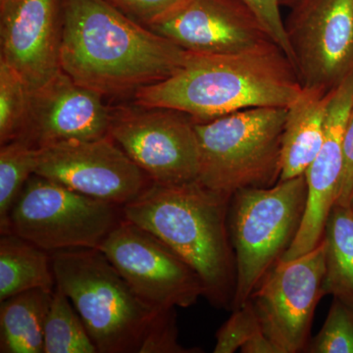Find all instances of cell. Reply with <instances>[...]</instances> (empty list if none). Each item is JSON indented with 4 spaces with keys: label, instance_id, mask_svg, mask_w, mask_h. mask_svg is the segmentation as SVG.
Here are the masks:
<instances>
[{
    "label": "cell",
    "instance_id": "cell-1",
    "mask_svg": "<svg viewBox=\"0 0 353 353\" xmlns=\"http://www.w3.org/2000/svg\"><path fill=\"white\" fill-rule=\"evenodd\" d=\"M61 6V70L103 97L165 80L189 57L106 0H62Z\"/></svg>",
    "mask_w": 353,
    "mask_h": 353
},
{
    "label": "cell",
    "instance_id": "cell-2",
    "mask_svg": "<svg viewBox=\"0 0 353 353\" xmlns=\"http://www.w3.org/2000/svg\"><path fill=\"white\" fill-rule=\"evenodd\" d=\"M277 44L234 54L190 52L170 77L134 94L137 105L166 108L202 122L256 108H289L303 92Z\"/></svg>",
    "mask_w": 353,
    "mask_h": 353
},
{
    "label": "cell",
    "instance_id": "cell-3",
    "mask_svg": "<svg viewBox=\"0 0 353 353\" xmlns=\"http://www.w3.org/2000/svg\"><path fill=\"white\" fill-rule=\"evenodd\" d=\"M231 199L197 180L180 185L152 182L123 206V213L196 272L209 303L233 311L236 262L229 231Z\"/></svg>",
    "mask_w": 353,
    "mask_h": 353
},
{
    "label": "cell",
    "instance_id": "cell-4",
    "mask_svg": "<svg viewBox=\"0 0 353 353\" xmlns=\"http://www.w3.org/2000/svg\"><path fill=\"white\" fill-rule=\"evenodd\" d=\"M63 290L99 353H139L158 311L141 301L97 248L51 253ZM160 311V310H159Z\"/></svg>",
    "mask_w": 353,
    "mask_h": 353
},
{
    "label": "cell",
    "instance_id": "cell-5",
    "mask_svg": "<svg viewBox=\"0 0 353 353\" xmlns=\"http://www.w3.org/2000/svg\"><path fill=\"white\" fill-rule=\"evenodd\" d=\"M285 115V108H256L194 122L197 181L229 196L248 188L276 185L282 174Z\"/></svg>",
    "mask_w": 353,
    "mask_h": 353
},
{
    "label": "cell",
    "instance_id": "cell-6",
    "mask_svg": "<svg viewBox=\"0 0 353 353\" xmlns=\"http://www.w3.org/2000/svg\"><path fill=\"white\" fill-rule=\"evenodd\" d=\"M307 202L305 174L270 188L234 192L229 231L236 262L233 311L245 306L260 281L289 250L303 223Z\"/></svg>",
    "mask_w": 353,
    "mask_h": 353
},
{
    "label": "cell",
    "instance_id": "cell-7",
    "mask_svg": "<svg viewBox=\"0 0 353 353\" xmlns=\"http://www.w3.org/2000/svg\"><path fill=\"white\" fill-rule=\"evenodd\" d=\"M123 206L34 174L11 209L7 233L52 253L97 248L124 219Z\"/></svg>",
    "mask_w": 353,
    "mask_h": 353
},
{
    "label": "cell",
    "instance_id": "cell-8",
    "mask_svg": "<svg viewBox=\"0 0 353 353\" xmlns=\"http://www.w3.org/2000/svg\"><path fill=\"white\" fill-rule=\"evenodd\" d=\"M109 136L153 183L180 185L196 181L199 148L194 121L166 108L111 111Z\"/></svg>",
    "mask_w": 353,
    "mask_h": 353
},
{
    "label": "cell",
    "instance_id": "cell-9",
    "mask_svg": "<svg viewBox=\"0 0 353 353\" xmlns=\"http://www.w3.org/2000/svg\"><path fill=\"white\" fill-rule=\"evenodd\" d=\"M154 310L190 307L204 296L196 272L166 243L123 219L99 248Z\"/></svg>",
    "mask_w": 353,
    "mask_h": 353
},
{
    "label": "cell",
    "instance_id": "cell-10",
    "mask_svg": "<svg viewBox=\"0 0 353 353\" xmlns=\"http://www.w3.org/2000/svg\"><path fill=\"white\" fill-rule=\"evenodd\" d=\"M325 248L321 241L310 252L281 260L253 290L252 301L262 332L282 353L304 352L313 318L325 296Z\"/></svg>",
    "mask_w": 353,
    "mask_h": 353
},
{
    "label": "cell",
    "instance_id": "cell-11",
    "mask_svg": "<svg viewBox=\"0 0 353 353\" xmlns=\"http://www.w3.org/2000/svg\"><path fill=\"white\" fill-rule=\"evenodd\" d=\"M285 31L303 88L331 92L353 71V0H299Z\"/></svg>",
    "mask_w": 353,
    "mask_h": 353
},
{
    "label": "cell",
    "instance_id": "cell-12",
    "mask_svg": "<svg viewBox=\"0 0 353 353\" xmlns=\"http://www.w3.org/2000/svg\"><path fill=\"white\" fill-rule=\"evenodd\" d=\"M34 174L120 206L152 183L109 134L41 148Z\"/></svg>",
    "mask_w": 353,
    "mask_h": 353
},
{
    "label": "cell",
    "instance_id": "cell-13",
    "mask_svg": "<svg viewBox=\"0 0 353 353\" xmlns=\"http://www.w3.org/2000/svg\"><path fill=\"white\" fill-rule=\"evenodd\" d=\"M145 27L202 54H234L275 43L240 0H185Z\"/></svg>",
    "mask_w": 353,
    "mask_h": 353
},
{
    "label": "cell",
    "instance_id": "cell-14",
    "mask_svg": "<svg viewBox=\"0 0 353 353\" xmlns=\"http://www.w3.org/2000/svg\"><path fill=\"white\" fill-rule=\"evenodd\" d=\"M102 99L103 95L79 85L61 70L43 87L32 90L17 139L41 150L108 136L111 110Z\"/></svg>",
    "mask_w": 353,
    "mask_h": 353
},
{
    "label": "cell",
    "instance_id": "cell-15",
    "mask_svg": "<svg viewBox=\"0 0 353 353\" xmlns=\"http://www.w3.org/2000/svg\"><path fill=\"white\" fill-rule=\"evenodd\" d=\"M1 58L18 72L29 90L61 71L60 0H0Z\"/></svg>",
    "mask_w": 353,
    "mask_h": 353
},
{
    "label": "cell",
    "instance_id": "cell-16",
    "mask_svg": "<svg viewBox=\"0 0 353 353\" xmlns=\"http://www.w3.org/2000/svg\"><path fill=\"white\" fill-rule=\"evenodd\" d=\"M353 105V71L334 88L319 152L305 172L307 202L301 229L283 261L301 256L321 243L325 225L338 199L345 166L343 138Z\"/></svg>",
    "mask_w": 353,
    "mask_h": 353
},
{
    "label": "cell",
    "instance_id": "cell-17",
    "mask_svg": "<svg viewBox=\"0 0 353 353\" xmlns=\"http://www.w3.org/2000/svg\"><path fill=\"white\" fill-rule=\"evenodd\" d=\"M333 90L303 88L299 97L287 108L280 181L305 174L319 152L324 141Z\"/></svg>",
    "mask_w": 353,
    "mask_h": 353
},
{
    "label": "cell",
    "instance_id": "cell-18",
    "mask_svg": "<svg viewBox=\"0 0 353 353\" xmlns=\"http://www.w3.org/2000/svg\"><path fill=\"white\" fill-rule=\"evenodd\" d=\"M53 292L34 289L0 301V352L44 353V323Z\"/></svg>",
    "mask_w": 353,
    "mask_h": 353
},
{
    "label": "cell",
    "instance_id": "cell-19",
    "mask_svg": "<svg viewBox=\"0 0 353 353\" xmlns=\"http://www.w3.org/2000/svg\"><path fill=\"white\" fill-rule=\"evenodd\" d=\"M57 287L51 253L12 233L0 239V301L34 289Z\"/></svg>",
    "mask_w": 353,
    "mask_h": 353
},
{
    "label": "cell",
    "instance_id": "cell-20",
    "mask_svg": "<svg viewBox=\"0 0 353 353\" xmlns=\"http://www.w3.org/2000/svg\"><path fill=\"white\" fill-rule=\"evenodd\" d=\"M323 243L325 248V296L353 304V211L334 204L330 212Z\"/></svg>",
    "mask_w": 353,
    "mask_h": 353
},
{
    "label": "cell",
    "instance_id": "cell-21",
    "mask_svg": "<svg viewBox=\"0 0 353 353\" xmlns=\"http://www.w3.org/2000/svg\"><path fill=\"white\" fill-rule=\"evenodd\" d=\"M44 353H99L68 296L55 287L44 323Z\"/></svg>",
    "mask_w": 353,
    "mask_h": 353
},
{
    "label": "cell",
    "instance_id": "cell-22",
    "mask_svg": "<svg viewBox=\"0 0 353 353\" xmlns=\"http://www.w3.org/2000/svg\"><path fill=\"white\" fill-rule=\"evenodd\" d=\"M39 150L25 141H9L0 148V232L7 233L11 209L36 171Z\"/></svg>",
    "mask_w": 353,
    "mask_h": 353
},
{
    "label": "cell",
    "instance_id": "cell-23",
    "mask_svg": "<svg viewBox=\"0 0 353 353\" xmlns=\"http://www.w3.org/2000/svg\"><path fill=\"white\" fill-rule=\"evenodd\" d=\"M31 90L22 77L0 59V143L19 138L29 109Z\"/></svg>",
    "mask_w": 353,
    "mask_h": 353
},
{
    "label": "cell",
    "instance_id": "cell-24",
    "mask_svg": "<svg viewBox=\"0 0 353 353\" xmlns=\"http://www.w3.org/2000/svg\"><path fill=\"white\" fill-rule=\"evenodd\" d=\"M307 353H353V304L333 297L321 330L309 340Z\"/></svg>",
    "mask_w": 353,
    "mask_h": 353
},
{
    "label": "cell",
    "instance_id": "cell-25",
    "mask_svg": "<svg viewBox=\"0 0 353 353\" xmlns=\"http://www.w3.org/2000/svg\"><path fill=\"white\" fill-rule=\"evenodd\" d=\"M261 330L252 301L233 311L216 334L214 353H234Z\"/></svg>",
    "mask_w": 353,
    "mask_h": 353
},
{
    "label": "cell",
    "instance_id": "cell-26",
    "mask_svg": "<svg viewBox=\"0 0 353 353\" xmlns=\"http://www.w3.org/2000/svg\"><path fill=\"white\" fill-rule=\"evenodd\" d=\"M176 308L158 311L139 353H197L201 348L183 347L179 343Z\"/></svg>",
    "mask_w": 353,
    "mask_h": 353
},
{
    "label": "cell",
    "instance_id": "cell-27",
    "mask_svg": "<svg viewBox=\"0 0 353 353\" xmlns=\"http://www.w3.org/2000/svg\"><path fill=\"white\" fill-rule=\"evenodd\" d=\"M259 21L269 36L294 66V55L288 39L284 20L280 11V0H240Z\"/></svg>",
    "mask_w": 353,
    "mask_h": 353
},
{
    "label": "cell",
    "instance_id": "cell-28",
    "mask_svg": "<svg viewBox=\"0 0 353 353\" xmlns=\"http://www.w3.org/2000/svg\"><path fill=\"white\" fill-rule=\"evenodd\" d=\"M132 19L148 26L170 13L185 0H106Z\"/></svg>",
    "mask_w": 353,
    "mask_h": 353
},
{
    "label": "cell",
    "instance_id": "cell-29",
    "mask_svg": "<svg viewBox=\"0 0 353 353\" xmlns=\"http://www.w3.org/2000/svg\"><path fill=\"white\" fill-rule=\"evenodd\" d=\"M343 178L339 190L336 203L343 206H350L353 197V105L345 127L343 138Z\"/></svg>",
    "mask_w": 353,
    "mask_h": 353
},
{
    "label": "cell",
    "instance_id": "cell-30",
    "mask_svg": "<svg viewBox=\"0 0 353 353\" xmlns=\"http://www.w3.org/2000/svg\"><path fill=\"white\" fill-rule=\"evenodd\" d=\"M240 350L241 353H282L262 330L246 341Z\"/></svg>",
    "mask_w": 353,
    "mask_h": 353
},
{
    "label": "cell",
    "instance_id": "cell-31",
    "mask_svg": "<svg viewBox=\"0 0 353 353\" xmlns=\"http://www.w3.org/2000/svg\"><path fill=\"white\" fill-rule=\"evenodd\" d=\"M299 0H280L281 6H289L292 8V6H296Z\"/></svg>",
    "mask_w": 353,
    "mask_h": 353
},
{
    "label": "cell",
    "instance_id": "cell-32",
    "mask_svg": "<svg viewBox=\"0 0 353 353\" xmlns=\"http://www.w3.org/2000/svg\"><path fill=\"white\" fill-rule=\"evenodd\" d=\"M350 208H352V211H353V197H352V203H350Z\"/></svg>",
    "mask_w": 353,
    "mask_h": 353
}]
</instances>
